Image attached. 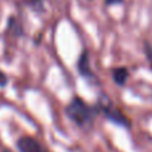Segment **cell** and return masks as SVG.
<instances>
[{"label": "cell", "instance_id": "cell-2", "mask_svg": "<svg viewBox=\"0 0 152 152\" xmlns=\"http://www.w3.org/2000/svg\"><path fill=\"white\" fill-rule=\"evenodd\" d=\"M98 112H101L105 118L109 123L115 124L118 126H124V128H131V120L125 116V113L121 109H118L117 106L113 105V102L110 101V98L105 94H101V97L98 98L97 105H96Z\"/></svg>", "mask_w": 152, "mask_h": 152}, {"label": "cell", "instance_id": "cell-9", "mask_svg": "<svg viewBox=\"0 0 152 152\" xmlns=\"http://www.w3.org/2000/svg\"><path fill=\"white\" fill-rule=\"evenodd\" d=\"M1 152H11V151H10V149H3Z\"/></svg>", "mask_w": 152, "mask_h": 152}, {"label": "cell", "instance_id": "cell-7", "mask_svg": "<svg viewBox=\"0 0 152 152\" xmlns=\"http://www.w3.org/2000/svg\"><path fill=\"white\" fill-rule=\"evenodd\" d=\"M7 83H8V77L6 73L0 70V88H4Z\"/></svg>", "mask_w": 152, "mask_h": 152}, {"label": "cell", "instance_id": "cell-4", "mask_svg": "<svg viewBox=\"0 0 152 152\" xmlns=\"http://www.w3.org/2000/svg\"><path fill=\"white\" fill-rule=\"evenodd\" d=\"M77 70L82 77L85 78H94V73L92 70V66H90V55L89 51L83 50L80 54V58L77 61Z\"/></svg>", "mask_w": 152, "mask_h": 152}, {"label": "cell", "instance_id": "cell-5", "mask_svg": "<svg viewBox=\"0 0 152 152\" xmlns=\"http://www.w3.org/2000/svg\"><path fill=\"white\" fill-rule=\"evenodd\" d=\"M112 78L116 85L124 86L129 78V70L126 69V67H121V66L116 67V69L112 70Z\"/></svg>", "mask_w": 152, "mask_h": 152}, {"label": "cell", "instance_id": "cell-6", "mask_svg": "<svg viewBox=\"0 0 152 152\" xmlns=\"http://www.w3.org/2000/svg\"><path fill=\"white\" fill-rule=\"evenodd\" d=\"M144 54H145V58L148 61L149 69L152 70V45L149 42H144Z\"/></svg>", "mask_w": 152, "mask_h": 152}, {"label": "cell", "instance_id": "cell-8", "mask_svg": "<svg viewBox=\"0 0 152 152\" xmlns=\"http://www.w3.org/2000/svg\"><path fill=\"white\" fill-rule=\"evenodd\" d=\"M106 6H118V4H123L124 0H105Z\"/></svg>", "mask_w": 152, "mask_h": 152}, {"label": "cell", "instance_id": "cell-1", "mask_svg": "<svg viewBox=\"0 0 152 152\" xmlns=\"http://www.w3.org/2000/svg\"><path fill=\"white\" fill-rule=\"evenodd\" d=\"M97 113V108L85 102L80 96H74L65 106V115L67 118L82 129H89L93 125Z\"/></svg>", "mask_w": 152, "mask_h": 152}, {"label": "cell", "instance_id": "cell-3", "mask_svg": "<svg viewBox=\"0 0 152 152\" xmlns=\"http://www.w3.org/2000/svg\"><path fill=\"white\" fill-rule=\"evenodd\" d=\"M16 148L19 152H47V149L31 136H23L16 141Z\"/></svg>", "mask_w": 152, "mask_h": 152}]
</instances>
